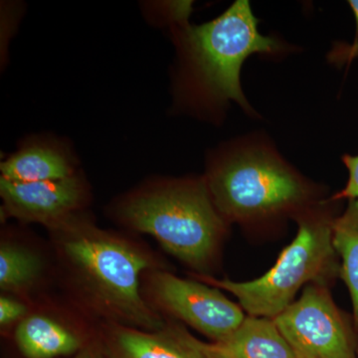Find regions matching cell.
Returning <instances> with one entry per match:
<instances>
[{
	"mask_svg": "<svg viewBox=\"0 0 358 358\" xmlns=\"http://www.w3.org/2000/svg\"><path fill=\"white\" fill-rule=\"evenodd\" d=\"M48 229L68 282L87 310L105 324L147 331L164 329L166 320L141 289L145 273L166 268L152 251L101 229L83 211Z\"/></svg>",
	"mask_w": 358,
	"mask_h": 358,
	"instance_id": "6da1fadb",
	"label": "cell"
},
{
	"mask_svg": "<svg viewBox=\"0 0 358 358\" xmlns=\"http://www.w3.org/2000/svg\"><path fill=\"white\" fill-rule=\"evenodd\" d=\"M110 213L129 229L154 237L197 275H211L230 227L204 176L150 181L117 199Z\"/></svg>",
	"mask_w": 358,
	"mask_h": 358,
	"instance_id": "277c9868",
	"label": "cell"
},
{
	"mask_svg": "<svg viewBox=\"0 0 358 358\" xmlns=\"http://www.w3.org/2000/svg\"><path fill=\"white\" fill-rule=\"evenodd\" d=\"M350 8H352L353 15L355 17V22H357V34H355V40L358 39V0H350L348 1Z\"/></svg>",
	"mask_w": 358,
	"mask_h": 358,
	"instance_id": "ffe728a7",
	"label": "cell"
},
{
	"mask_svg": "<svg viewBox=\"0 0 358 358\" xmlns=\"http://www.w3.org/2000/svg\"><path fill=\"white\" fill-rule=\"evenodd\" d=\"M42 259L27 247L2 241L0 245V288L4 293H29L41 279Z\"/></svg>",
	"mask_w": 358,
	"mask_h": 358,
	"instance_id": "5bb4252c",
	"label": "cell"
},
{
	"mask_svg": "<svg viewBox=\"0 0 358 358\" xmlns=\"http://www.w3.org/2000/svg\"><path fill=\"white\" fill-rule=\"evenodd\" d=\"M100 341L105 358H205L186 341L176 320H166L157 331L105 324Z\"/></svg>",
	"mask_w": 358,
	"mask_h": 358,
	"instance_id": "9c48e42d",
	"label": "cell"
},
{
	"mask_svg": "<svg viewBox=\"0 0 358 358\" xmlns=\"http://www.w3.org/2000/svg\"><path fill=\"white\" fill-rule=\"evenodd\" d=\"M333 243L339 261V278L345 282L352 303V317L358 334V201H348L334 219Z\"/></svg>",
	"mask_w": 358,
	"mask_h": 358,
	"instance_id": "4fadbf2b",
	"label": "cell"
},
{
	"mask_svg": "<svg viewBox=\"0 0 358 358\" xmlns=\"http://www.w3.org/2000/svg\"><path fill=\"white\" fill-rule=\"evenodd\" d=\"M358 57V39L352 44L338 43L334 45L333 50L329 52V60L334 64L341 66L348 64L353 59Z\"/></svg>",
	"mask_w": 358,
	"mask_h": 358,
	"instance_id": "ac0fdd59",
	"label": "cell"
},
{
	"mask_svg": "<svg viewBox=\"0 0 358 358\" xmlns=\"http://www.w3.org/2000/svg\"><path fill=\"white\" fill-rule=\"evenodd\" d=\"M250 2L237 0L220 16L201 25L189 22L171 28L178 52L173 96L176 109L202 119L222 117L230 102L255 115L242 90L240 75L254 54L275 55L281 42L258 29Z\"/></svg>",
	"mask_w": 358,
	"mask_h": 358,
	"instance_id": "7a4b0ae2",
	"label": "cell"
},
{
	"mask_svg": "<svg viewBox=\"0 0 358 358\" xmlns=\"http://www.w3.org/2000/svg\"><path fill=\"white\" fill-rule=\"evenodd\" d=\"M15 343L26 358H56L76 355L85 345L82 334L47 313H30L15 329Z\"/></svg>",
	"mask_w": 358,
	"mask_h": 358,
	"instance_id": "7c38bea8",
	"label": "cell"
},
{
	"mask_svg": "<svg viewBox=\"0 0 358 358\" xmlns=\"http://www.w3.org/2000/svg\"><path fill=\"white\" fill-rule=\"evenodd\" d=\"M338 202L329 199L313 205L294 220L298 232L266 274L249 282L219 280L190 273L193 279L229 292L250 317L275 319L310 284L331 288L339 278L341 261L333 243Z\"/></svg>",
	"mask_w": 358,
	"mask_h": 358,
	"instance_id": "5b68a950",
	"label": "cell"
},
{
	"mask_svg": "<svg viewBox=\"0 0 358 358\" xmlns=\"http://www.w3.org/2000/svg\"><path fill=\"white\" fill-rule=\"evenodd\" d=\"M181 331L205 358H296L274 320L268 317L248 315L234 333L212 343L195 338L182 324Z\"/></svg>",
	"mask_w": 358,
	"mask_h": 358,
	"instance_id": "30bf717a",
	"label": "cell"
},
{
	"mask_svg": "<svg viewBox=\"0 0 358 358\" xmlns=\"http://www.w3.org/2000/svg\"><path fill=\"white\" fill-rule=\"evenodd\" d=\"M77 164L76 157L64 143L35 136L6 157L0 171L6 180L37 182L76 176Z\"/></svg>",
	"mask_w": 358,
	"mask_h": 358,
	"instance_id": "8fae6325",
	"label": "cell"
},
{
	"mask_svg": "<svg viewBox=\"0 0 358 358\" xmlns=\"http://www.w3.org/2000/svg\"><path fill=\"white\" fill-rule=\"evenodd\" d=\"M73 358H105L101 341L100 345L96 343H87Z\"/></svg>",
	"mask_w": 358,
	"mask_h": 358,
	"instance_id": "d6986e66",
	"label": "cell"
},
{
	"mask_svg": "<svg viewBox=\"0 0 358 358\" xmlns=\"http://www.w3.org/2000/svg\"><path fill=\"white\" fill-rule=\"evenodd\" d=\"M28 313L27 306L22 301L16 300L13 296H0V326L8 327L13 324H20L21 320H24Z\"/></svg>",
	"mask_w": 358,
	"mask_h": 358,
	"instance_id": "2e32d148",
	"label": "cell"
},
{
	"mask_svg": "<svg viewBox=\"0 0 358 358\" xmlns=\"http://www.w3.org/2000/svg\"><path fill=\"white\" fill-rule=\"evenodd\" d=\"M143 281V296L157 313L185 322L213 341L227 338L246 319L239 303L204 282L181 279L166 268L145 273Z\"/></svg>",
	"mask_w": 358,
	"mask_h": 358,
	"instance_id": "52a82bcc",
	"label": "cell"
},
{
	"mask_svg": "<svg viewBox=\"0 0 358 358\" xmlns=\"http://www.w3.org/2000/svg\"><path fill=\"white\" fill-rule=\"evenodd\" d=\"M204 179L224 220L251 231L294 220L327 199L322 186L259 136L231 141L212 152Z\"/></svg>",
	"mask_w": 358,
	"mask_h": 358,
	"instance_id": "3957f363",
	"label": "cell"
},
{
	"mask_svg": "<svg viewBox=\"0 0 358 358\" xmlns=\"http://www.w3.org/2000/svg\"><path fill=\"white\" fill-rule=\"evenodd\" d=\"M192 10V1L150 2L147 6L150 20L171 28L188 22Z\"/></svg>",
	"mask_w": 358,
	"mask_h": 358,
	"instance_id": "9a60e30c",
	"label": "cell"
},
{
	"mask_svg": "<svg viewBox=\"0 0 358 358\" xmlns=\"http://www.w3.org/2000/svg\"><path fill=\"white\" fill-rule=\"evenodd\" d=\"M273 320L296 358H358L352 315L338 307L329 287L308 285Z\"/></svg>",
	"mask_w": 358,
	"mask_h": 358,
	"instance_id": "8992f818",
	"label": "cell"
},
{
	"mask_svg": "<svg viewBox=\"0 0 358 358\" xmlns=\"http://www.w3.org/2000/svg\"><path fill=\"white\" fill-rule=\"evenodd\" d=\"M343 162L348 171V182L343 189L331 197L333 201H358V155H345Z\"/></svg>",
	"mask_w": 358,
	"mask_h": 358,
	"instance_id": "e0dca14e",
	"label": "cell"
},
{
	"mask_svg": "<svg viewBox=\"0 0 358 358\" xmlns=\"http://www.w3.org/2000/svg\"><path fill=\"white\" fill-rule=\"evenodd\" d=\"M1 214L50 228L83 211L90 190L81 174L56 180L17 182L0 178Z\"/></svg>",
	"mask_w": 358,
	"mask_h": 358,
	"instance_id": "ba28073f",
	"label": "cell"
}]
</instances>
